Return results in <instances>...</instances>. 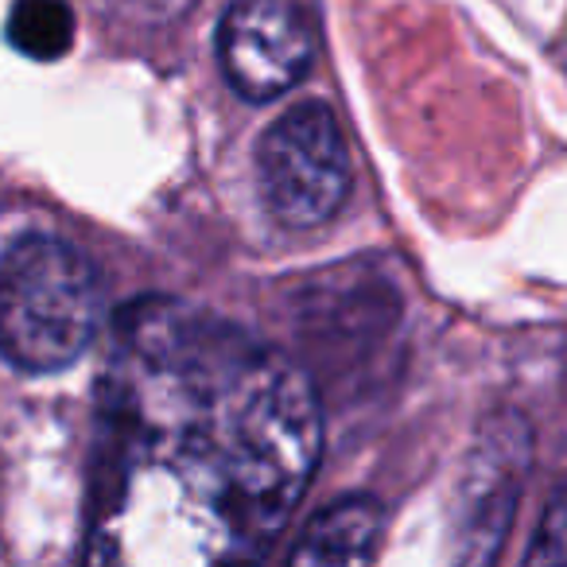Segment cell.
I'll use <instances>...</instances> for the list:
<instances>
[{
    "mask_svg": "<svg viewBox=\"0 0 567 567\" xmlns=\"http://www.w3.org/2000/svg\"><path fill=\"white\" fill-rule=\"evenodd\" d=\"M105 412L110 513L136 556L257 559L319 463L308 373L237 327L167 300L125 311Z\"/></svg>",
    "mask_w": 567,
    "mask_h": 567,
    "instance_id": "6da1fadb",
    "label": "cell"
},
{
    "mask_svg": "<svg viewBox=\"0 0 567 567\" xmlns=\"http://www.w3.org/2000/svg\"><path fill=\"white\" fill-rule=\"evenodd\" d=\"M102 284L63 237L24 234L0 257V354L24 373H59L90 350Z\"/></svg>",
    "mask_w": 567,
    "mask_h": 567,
    "instance_id": "7a4b0ae2",
    "label": "cell"
},
{
    "mask_svg": "<svg viewBox=\"0 0 567 567\" xmlns=\"http://www.w3.org/2000/svg\"><path fill=\"white\" fill-rule=\"evenodd\" d=\"M257 179L280 226H327L350 195V152L331 105L300 102L280 113L260 136Z\"/></svg>",
    "mask_w": 567,
    "mask_h": 567,
    "instance_id": "3957f363",
    "label": "cell"
},
{
    "mask_svg": "<svg viewBox=\"0 0 567 567\" xmlns=\"http://www.w3.org/2000/svg\"><path fill=\"white\" fill-rule=\"evenodd\" d=\"M316 59L308 0H234L218 28V63L245 102L288 94Z\"/></svg>",
    "mask_w": 567,
    "mask_h": 567,
    "instance_id": "277c9868",
    "label": "cell"
},
{
    "mask_svg": "<svg viewBox=\"0 0 567 567\" xmlns=\"http://www.w3.org/2000/svg\"><path fill=\"white\" fill-rule=\"evenodd\" d=\"M381 505L373 497H342L308 525L288 559L292 564H370L381 536Z\"/></svg>",
    "mask_w": 567,
    "mask_h": 567,
    "instance_id": "5b68a950",
    "label": "cell"
},
{
    "mask_svg": "<svg viewBox=\"0 0 567 567\" xmlns=\"http://www.w3.org/2000/svg\"><path fill=\"white\" fill-rule=\"evenodd\" d=\"M9 43L28 59H63L74 43V17L63 0H17L9 12Z\"/></svg>",
    "mask_w": 567,
    "mask_h": 567,
    "instance_id": "8992f818",
    "label": "cell"
},
{
    "mask_svg": "<svg viewBox=\"0 0 567 567\" xmlns=\"http://www.w3.org/2000/svg\"><path fill=\"white\" fill-rule=\"evenodd\" d=\"M564 556H567V548H564V502H559V494H551L548 509H544L540 544H533L528 559H533V564H559Z\"/></svg>",
    "mask_w": 567,
    "mask_h": 567,
    "instance_id": "52a82bcc",
    "label": "cell"
}]
</instances>
